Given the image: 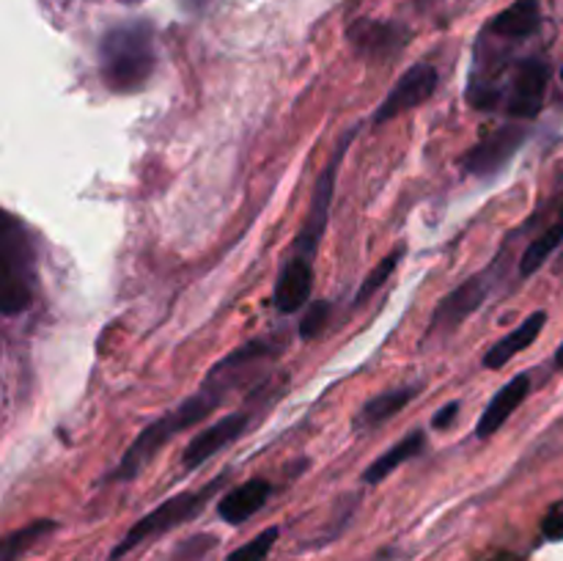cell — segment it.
<instances>
[{
  "mask_svg": "<svg viewBox=\"0 0 563 561\" xmlns=\"http://www.w3.org/2000/svg\"><path fill=\"white\" fill-rule=\"evenodd\" d=\"M561 245H563V207H561L559 218H555L553 223H550L548 229H544L542 234H539L537 240L526 248V253H522V258H520L522 278H531L533 273H539V270L548 264V258L553 256Z\"/></svg>",
  "mask_w": 563,
  "mask_h": 561,
  "instance_id": "cell-19",
  "label": "cell"
},
{
  "mask_svg": "<svg viewBox=\"0 0 563 561\" xmlns=\"http://www.w3.org/2000/svg\"><path fill=\"white\" fill-rule=\"evenodd\" d=\"M528 394H531V374L528 372L515 374V377H511L509 383H506L504 388H500L498 394L489 399V405L484 407L482 418H478V424H476L478 438L482 440L493 438V435L498 432V429L504 427L511 416H515L517 407L528 399Z\"/></svg>",
  "mask_w": 563,
  "mask_h": 561,
  "instance_id": "cell-12",
  "label": "cell"
},
{
  "mask_svg": "<svg viewBox=\"0 0 563 561\" xmlns=\"http://www.w3.org/2000/svg\"><path fill=\"white\" fill-rule=\"evenodd\" d=\"M561 82H563V66H561Z\"/></svg>",
  "mask_w": 563,
  "mask_h": 561,
  "instance_id": "cell-29",
  "label": "cell"
},
{
  "mask_svg": "<svg viewBox=\"0 0 563 561\" xmlns=\"http://www.w3.org/2000/svg\"><path fill=\"white\" fill-rule=\"evenodd\" d=\"M121 3H141V0H121Z\"/></svg>",
  "mask_w": 563,
  "mask_h": 561,
  "instance_id": "cell-28",
  "label": "cell"
},
{
  "mask_svg": "<svg viewBox=\"0 0 563 561\" xmlns=\"http://www.w3.org/2000/svg\"><path fill=\"white\" fill-rule=\"evenodd\" d=\"M553 363H555V369H563V341H561V346H559V350H555V358H553Z\"/></svg>",
  "mask_w": 563,
  "mask_h": 561,
  "instance_id": "cell-26",
  "label": "cell"
},
{
  "mask_svg": "<svg viewBox=\"0 0 563 561\" xmlns=\"http://www.w3.org/2000/svg\"><path fill=\"white\" fill-rule=\"evenodd\" d=\"M223 484H225V473H220V476L209 479V482L201 484L198 490H187V493H179L174 495V498L163 501L159 506H154L148 515H143L141 520H137L135 526L121 537V542L110 550V559L119 561L121 556H126L132 548L146 542V539L163 537V534L190 522L192 517H198L203 509H207L209 501H214V495H218V490L223 487Z\"/></svg>",
  "mask_w": 563,
  "mask_h": 561,
  "instance_id": "cell-4",
  "label": "cell"
},
{
  "mask_svg": "<svg viewBox=\"0 0 563 561\" xmlns=\"http://www.w3.org/2000/svg\"><path fill=\"white\" fill-rule=\"evenodd\" d=\"M330 311H333V306H330L328 300H313L311 306H308L306 317H302L300 330H297V333H300V339L302 341L319 339V336L324 333V328H328Z\"/></svg>",
  "mask_w": 563,
  "mask_h": 561,
  "instance_id": "cell-23",
  "label": "cell"
},
{
  "mask_svg": "<svg viewBox=\"0 0 563 561\" xmlns=\"http://www.w3.org/2000/svg\"><path fill=\"white\" fill-rule=\"evenodd\" d=\"M269 495H273V484L267 479H247L245 484L229 490L218 501L220 520L229 522V526H242V522L251 520L253 515H258L267 506Z\"/></svg>",
  "mask_w": 563,
  "mask_h": 561,
  "instance_id": "cell-14",
  "label": "cell"
},
{
  "mask_svg": "<svg viewBox=\"0 0 563 561\" xmlns=\"http://www.w3.org/2000/svg\"><path fill=\"white\" fill-rule=\"evenodd\" d=\"M418 394H421V383H405V385H396V388L372 396V399H368L366 405L357 410V416L352 418V429L361 435V432H366V429L383 427V424L390 421L396 413L405 410V407L410 405Z\"/></svg>",
  "mask_w": 563,
  "mask_h": 561,
  "instance_id": "cell-16",
  "label": "cell"
},
{
  "mask_svg": "<svg viewBox=\"0 0 563 561\" xmlns=\"http://www.w3.org/2000/svg\"><path fill=\"white\" fill-rule=\"evenodd\" d=\"M36 289V251L25 226L11 212L0 215V311L16 317L27 311Z\"/></svg>",
  "mask_w": 563,
  "mask_h": 561,
  "instance_id": "cell-3",
  "label": "cell"
},
{
  "mask_svg": "<svg viewBox=\"0 0 563 561\" xmlns=\"http://www.w3.org/2000/svg\"><path fill=\"white\" fill-rule=\"evenodd\" d=\"M528 141V127H522L520 121H511V124L495 127L493 132L478 138L471 148L465 152V157L460 160L462 170L476 179H493V176L504 174L511 165V160L520 154L522 143Z\"/></svg>",
  "mask_w": 563,
  "mask_h": 561,
  "instance_id": "cell-6",
  "label": "cell"
},
{
  "mask_svg": "<svg viewBox=\"0 0 563 561\" xmlns=\"http://www.w3.org/2000/svg\"><path fill=\"white\" fill-rule=\"evenodd\" d=\"M55 531V520H36L25 528H16L9 537L3 539V548H0V561H20L33 544L42 542L44 537Z\"/></svg>",
  "mask_w": 563,
  "mask_h": 561,
  "instance_id": "cell-20",
  "label": "cell"
},
{
  "mask_svg": "<svg viewBox=\"0 0 563 561\" xmlns=\"http://www.w3.org/2000/svg\"><path fill=\"white\" fill-rule=\"evenodd\" d=\"M542 534L548 539H553V542H555V539H563V501H559V504H555L553 509L544 515Z\"/></svg>",
  "mask_w": 563,
  "mask_h": 561,
  "instance_id": "cell-24",
  "label": "cell"
},
{
  "mask_svg": "<svg viewBox=\"0 0 563 561\" xmlns=\"http://www.w3.org/2000/svg\"><path fill=\"white\" fill-rule=\"evenodd\" d=\"M157 69V47L148 22L110 28L99 42V77L113 94H135Z\"/></svg>",
  "mask_w": 563,
  "mask_h": 561,
  "instance_id": "cell-2",
  "label": "cell"
},
{
  "mask_svg": "<svg viewBox=\"0 0 563 561\" xmlns=\"http://www.w3.org/2000/svg\"><path fill=\"white\" fill-rule=\"evenodd\" d=\"M352 50L363 58L372 61H385L390 55L399 53L407 44V31L396 22H383V20H355L346 31Z\"/></svg>",
  "mask_w": 563,
  "mask_h": 561,
  "instance_id": "cell-11",
  "label": "cell"
},
{
  "mask_svg": "<svg viewBox=\"0 0 563 561\" xmlns=\"http://www.w3.org/2000/svg\"><path fill=\"white\" fill-rule=\"evenodd\" d=\"M539 28H542V6H539V0H517L489 22L493 36L515 38V42L533 36Z\"/></svg>",
  "mask_w": 563,
  "mask_h": 561,
  "instance_id": "cell-17",
  "label": "cell"
},
{
  "mask_svg": "<svg viewBox=\"0 0 563 561\" xmlns=\"http://www.w3.org/2000/svg\"><path fill=\"white\" fill-rule=\"evenodd\" d=\"M550 66L539 58L517 61L504 88V108L515 121H531L542 113L548 99Z\"/></svg>",
  "mask_w": 563,
  "mask_h": 561,
  "instance_id": "cell-7",
  "label": "cell"
},
{
  "mask_svg": "<svg viewBox=\"0 0 563 561\" xmlns=\"http://www.w3.org/2000/svg\"><path fill=\"white\" fill-rule=\"evenodd\" d=\"M405 251H407L405 245L394 248V251H390L388 256H385L383 262H379L377 267H374L372 273H368L366 278H363V284L357 286V292H355V300H352V302H355V306H363V302H366L368 297H374L379 289H383L385 284H388V278H390V275H394V270L399 267L401 258H405Z\"/></svg>",
  "mask_w": 563,
  "mask_h": 561,
  "instance_id": "cell-21",
  "label": "cell"
},
{
  "mask_svg": "<svg viewBox=\"0 0 563 561\" xmlns=\"http://www.w3.org/2000/svg\"><path fill=\"white\" fill-rule=\"evenodd\" d=\"M251 421H253L251 410H236V413H229L225 418H220V421H214L212 427L201 429V432L187 443L185 454H181V465H185L187 471L201 468L203 462L212 460V457L218 454V451H223L225 446L236 443V440L247 432Z\"/></svg>",
  "mask_w": 563,
  "mask_h": 561,
  "instance_id": "cell-10",
  "label": "cell"
},
{
  "mask_svg": "<svg viewBox=\"0 0 563 561\" xmlns=\"http://www.w3.org/2000/svg\"><path fill=\"white\" fill-rule=\"evenodd\" d=\"M355 135H357V127H352V130H346L344 135L339 138V143L333 146V154H330L328 165H324L317 185H313L311 201H308V212L306 218H302V226L300 231H297L295 242H291L289 258H302V262H313V258H317L319 242H322L324 231H328V223H330V209H333L341 163H344L346 148L352 146Z\"/></svg>",
  "mask_w": 563,
  "mask_h": 561,
  "instance_id": "cell-5",
  "label": "cell"
},
{
  "mask_svg": "<svg viewBox=\"0 0 563 561\" xmlns=\"http://www.w3.org/2000/svg\"><path fill=\"white\" fill-rule=\"evenodd\" d=\"M253 374V366L240 355V352H231L223 361H218L212 366V372L207 374L201 388L192 396H187L185 402L174 407L170 413H165L163 418H157L154 424H148L135 440H132L130 449L124 451V457L119 460V465L108 473V482H132V479L141 476L143 468L170 443L179 432L196 427L198 421L209 416L236 385L245 383Z\"/></svg>",
  "mask_w": 563,
  "mask_h": 561,
  "instance_id": "cell-1",
  "label": "cell"
},
{
  "mask_svg": "<svg viewBox=\"0 0 563 561\" xmlns=\"http://www.w3.org/2000/svg\"><path fill=\"white\" fill-rule=\"evenodd\" d=\"M489 292H493V275H489V270L462 280L456 289H451L449 295L434 306L432 319H429V333L445 336L451 333V330L460 328L465 319H471L473 314L484 306Z\"/></svg>",
  "mask_w": 563,
  "mask_h": 561,
  "instance_id": "cell-8",
  "label": "cell"
},
{
  "mask_svg": "<svg viewBox=\"0 0 563 561\" xmlns=\"http://www.w3.org/2000/svg\"><path fill=\"white\" fill-rule=\"evenodd\" d=\"M423 449H427V432H423V429H412L410 435H405L399 443L390 446L388 451H383V454H379L377 460H374L372 465L363 471V482L366 484L385 482V479H388L396 468H401L405 462L421 457Z\"/></svg>",
  "mask_w": 563,
  "mask_h": 561,
  "instance_id": "cell-18",
  "label": "cell"
},
{
  "mask_svg": "<svg viewBox=\"0 0 563 561\" xmlns=\"http://www.w3.org/2000/svg\"><path fill=\"white\" fill-rule=\"evenodd\" d=\"M489 561H517V556L515 553H498V556H493Z\"/></svg>",
  "mask_w": 563,
  "mask_h": 561,
  "instance_id": "cell-27",
  "label": "cell"
},
{
  "mask_svg": "<svg viewBox=\"0 0 563 561\" xmlns=\"http://www.w3.org/2000/svg\"><path fill=\"white\" fill-rule=\"evenodd\" d=\"M313 289V262H302V258L286 256L284 267H280L278 278H275L273 302L280 314L300 311L308 302Z\"/></svg>",
  "mask_w": 563,
  "mask_h": 561,
  "instance_id": "cell-13",
  "label": "cell"
},
{
  "mask_svg": "<svg viewBox=\"0 0 563 561\" xmlns=\"http://www.w3.org/2000/svg\"><path fill=\"white\" fill-rule=\"evenodd\" d=\"M544 324H548V311L528 314L515 330H509L504 339H498L487 352H484V369H493L495 372V369H504L506 363H511L517 355H522V352L542 336Z\"/></svg>",
  "mask_w": 563,
  "mask_h": 561,
  "instance_id": "cell-15",
  "label": "cell"
},
{
  "mask_svg": "<svg viewBox=\"0 0 563 561\" xmlns=\"http://www.w3.org/2000/svg\"><path fill=\"white\" fill-rule=\"evenodd\" d=\"M460 410H462L460 402H449V405H443L438 413H434L432 427L440 429V432H445V429L454 427V421L460 418Z\"/></svg>",
  "mask_w": 563,
  "mask_h": 561,
  "instance_id": "cell-25",
  "label": "cell"
},
{
  "mask_svg": "<svg viewBox=\"0 0 563 561\" xmlns=\"http://www.w3.org/2000/svg\"><path fill=\"white\" fill-rule=\"evenodd\" d=\"M440 75L432 64H416L405 72V75L396 80V86L390 88L388 97L379 102V108L374 110V127H383L388 121H394L396 116L407 113V110L418 108L427 99L434 97L438 91Z\"/></svg>",
  "mask_w": 563,
  "mask_h": 561,
  "instance_id": "cell-9",
  "label": "cell"
},
{
  "mask_svg": "<svg viewBox=\"0 0 563 561\" xmlns=\"http://www.w3.org/2000/svg\"><path fill=\"white\" fill-rule=\"evenodd\" d=\"M278 534H280L278 526H269L267 531L256 534V537H253L247 544L231 550L229 559L225 561H267L269 550H273V544L278 542Z\"/></svg>",
  "mask_w": 563,
  "mask_h": 561,
  "instance_id": "cell-22",
  "label": "cell"
}]
</instances>
